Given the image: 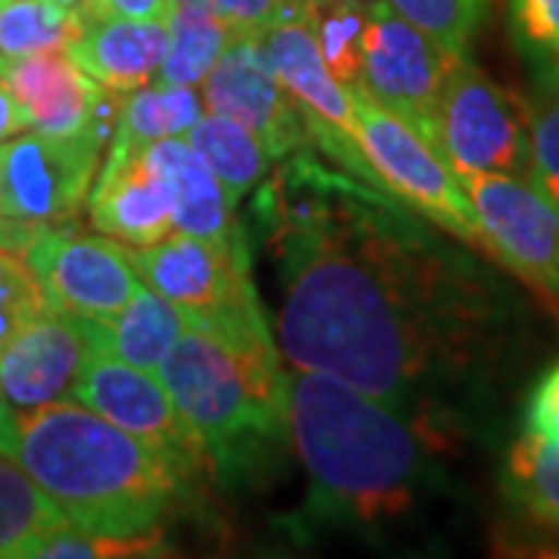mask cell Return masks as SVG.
<instances>
[{"mask_svg":"<svg viewBox=\"0 0 559 559\" xmlns=\"http://www.w3.org/2000/svg\"><path fill=\"white\" fill-rule=\"evenodd\" d=\"M230 32H264L286 20H308L305 0H212Z\"/></svg>","mask_w":559,"mask_h":559,"instance_id":"obj_31","label":"cell"},{"mask_svg":"<svg viewBox=\"0 0 559 559\" xmlns=\"http://www.w3.org/2000/svg\"><path fill=\"white\" fill-rule=\"evenodd\" d=\"M146 153L168 178L175 200V230L200 240H234L242 224L234 218V202L227 200L215 171L205 165L187 138H168L146 146Z\"/></svg>","mask_w":559,"mask_h":559,"instance_id":"obj_18","label":"cell"},{"mask_svg":"<svg viewBox=\"0 0 559 559\" xmlns=\"http://www.w3.org/2000/svg\"><path fill=\"white\" fill-rule=\"evenodd\" d=\"M87 215L100 230L124 246H150L175 230V200L168 178L143 150L119 171L97 175Z\"/></svg>","mask_w":559,"mask_h":559,"instance_id":"obj_16","label":"cell"},{"mask_svg":"<svg viewBox=\"0 0 559 559\" xmlns=\"http://www.w3.org/2000/svg\"><path fill=\"white\" fill-rule=\"evenodd\" d=\"M0 81L28 116V128L50 138L106 131L109 121L119 119L121 106L106 103V87L87 79L75 62L62 57V50L7 62Z\"/></svg>","mask_w":559,"mask_h":559,"instance_id":"obj_15","label":"cell"},{"mask_svg":"<svg viewBox=\"0 0 559 559\" xmlns=\"http://www.w3.org/2000/svg\"><path fill=\"white\" fill-rule=\"evenodd\" d=\"M103 140L106 131H84L75 138L22 131L0 143L7 218L38 234L75 224L100 171Z\"/></svg>","mask_w":559,"mask_h":559,"instance_id":"obj_9","label":"cell"},{"mask_svg":"<svg viewBox=\"0 0 559 559\" xmlns=\"http://www.w3.org/2000/svg\"><path fill=\"white\" fill-rule=\"evenodd\" d=\"M69 520L16 460L0 454V559L35 557L38 544Z\"/></svg>","mask_w":559,"mask_h":559,"instance_id":"obj_23","label":"cell"},{"mask_svg":"<svg viewBox=\"0 0 559 559\" xmlns=\"http://www.w3.org/2000/svg\"><path fill=\"white\" fill-rule=\"evenodd\" d=\"M183 138L215 171L234 205H240L242 197L267 178V168L274 162L264 143L246 124L212 109L202 112V119Z\"/></svg>","mask_w":559,"mask_h":559,"instance_id":"obj_21","label":"cell"},{"mask_svg":"<svg viewBox=\"0 0 559 559\" xmlns=\"http://www.w3.org/2000/svg\"><path fill=\"white\" fill-rule=\"evenodd\" d=\"M454 57L414 22L399 16L385 0H370L367 35H364V69L355 91L377 100L382 109L407 121L432 150H439L441 91L454 66Z\"/></svg>","mask_w":559,"mask_h":559,"instance_id":"obj_8","label":"cell"},{"mask_svg":"<svg viewBox=\"0 0 559 559\" xmlns=\"http://www.w3.org/2000/svg\"><path fill=\"white\" fill-rule=\"evenodd\" d=\"M200 87L202 103L246 124L274 162L314 146L305 109L280 81L255 32H234Z\"/></svg>","mask_w":559,"mask_h":559,"instance_id":"obj_12","label":"cell"},{"mask_svg":"<svg viewBox=\"0 0 559 559\" xmlns=\"http://www.w3.org/2000/svg\"><path fill=\"white\" fill-rule=\"evenodd\" d=\"M528 183L559 212V91L532 109Z\"/></svg>","mask_w":559,"mask_h":559,"instance_id":"obj_30","label":"cell"},{"mask_svg":"<svg viewBox=\"0 0 559 559\" xmlns=\"http://www.w3.org/2000/svg\"><path fill=\"white\" fill-rule=\"evenodd\" d=\"M69 399L97 411L100 417L112 419L140 441H146L153 451H159L168 460V466L187 485L212 473L200 436L180 417L178 404L159 373L124 364L112 355H97L81 370Z\"/></svg>","mask_w":559,"mask_h":559,"instance_id":"obj_10","label":"cell"},{"mask_svg":"<svg viewBox=\"0 0 559 559\" xmlns=\"http://www.w3.org/2000/svg\"><path fill=\"white\" fill-rule=\"evenodd\" d=\"M103 16H124V20L168 22L175 3L171 0H100Z\"/></svg>","mask_w":559,"mask_h":559,"instance_id":"obj_33","label":"cell"},{"mask_svg":"<svg viewBox=\"0 0 559 559\" xmlns=\"http://www.w3.org/2000/svg\"><path fill=\"white\" fill-rule=\"evenodd\" d=\"M0 454L38 481L72 528L100 538H156L190 488L159 451L79 401L0 399Z\"/></svg>","mask_w":559,"mask_h":559,"instance_id":"obj_3","label":"cell"},{"mask_svg":"<svg viewBox=\"0 0 559 559\" xmlns=\"http://www.w3.org/2000/svg\"><path fill=\"white\" fill-rule=\"evenodd\" d=\"M47 308L38 277L20 252L0 246V355Z\"/></svg>","mask_w":559,"mask_h":559,"instance_id":"obj_28","label":"cell"},{"mask_svg":"<svg viewBox=\"0 0 559 559\" xmlns=\"http://www.w3.org/2000/svg\"><path fill=\"white\" fill-rule=\"evenodd\" d=\"M28 128V116L22 112V106L16 97L10 94V87L0 81V143L13 140Z\"/></svg>","mask_w":559,"mask_h":559,"instance_id":"obj_34","label":"cell"},{"mask_svg":"<svg viewBox=\"0 0 559 559\" xmlns=\"http://www.w3.org/2000/svg\"><path fill=\"white\" fill-rule=\"evenodd\" d=\"M87 22L50 0H0V66L69 50Z\"/></svg>","mask_w":559,"mask_h":559,"instance_id":"obj_25","label":"cell"},{"mask_svg":"<svg viewBox=\"0 0 559 559\" xmlns=\"http://www.w3.org/2000/svg\"><path fill=\"white\" fill-rule=\"evenodd\" d=\"M140 280L178 305L187 323L212 333L264 373H283L280 348L264 323L252 283L246 227L234 240H200L168 234L150 246H128Z\"/></svg>","mask_w":559,"mask_h":559,"instance_id":"obj_5","label":"cell"},{"mask_svg":"<svg viewBox=\"0 0 559 559\" xmlns=\"http://www.w3.org/2000/svg\"><path fill=\"white\" fill-rule=\"evenodd\" d=\"M0 69H3V66H0Z\"/></svg>","mask_w":559,"mask_h":559,"instance_id":"obj_39","label":"cell"},{"mask_svg":"<svg viewBox=\"0 0 559 559\" xmlns=\"http://www.w3.org/2000/svg\"><path fill=\"white\" fill-rule=\"evenodd\" d=\"M500 495L513 522L540 547L559 554V451L535 436L510 444L500 466Z\"/></svg>","mask_w":559,"mask_h":559,"instance_id":"obj_19","label":"cell"},{"mask_svg":"<svg viewBox=\"0 0 559 559\" xmlns=\"http://www.w3.org/2000/svg\"><path fill=\"white\" fill-rule=\"evenodd\" d=\"M454 57H469L473 38L488 16V0H385Z\"/></svg>","mask_w":559,"mask_h":559,"instance_id":"obj_27","label":"cell"},{"mask_svg":"<svg viewBox=\"0 0 559 559\" xmlns=\"http://www.w3.org/2000/svg\"><path fill=\"white\" fill-rule=\"evenodd\" d=\"M103 323H106V355L159 373L162 360L171 352L187 320L178 305L162 299L156 289L143 283L138 296L116 318Z\"/></svg>","mask_w":559,"mask_h":559,"instance_id":"obj_22","label":"cell"},{"mask_svg":"<svg viewBox=\"0 0 559 559\" xmlns=\"http://www.w3.org/2000/svg\"><path fill=\"white\" fill-rule=\"evenodd\" d=\"M283 395L314 520L382 525L407 516L454 441V419L404 414L326 373L283 367Z\"/></svg>","mask_w":559,"mask_h":559,"instance_id":"obj_2","label":"cell"},{"mask_svg":"<svg viewBox=\"0 0 559 559\" xmlns=\"http://www.w3.org/2000/svg\"><path fill=\"white\" fill-rule=\"evenodd\" d=\"M106 355V323L47 305L0 355V399L40 407L69 399L81 370Z\"/></svg>","mask_w":559,"mask_h":559,"instance_id":"obj_14","label":"cell"},{"mask_svg":"<svg viewBox=\"0 0 559 559\" xmlns=\"http://www.w3.org/2000/svg\"><path fill=\"white\" fill-rule=\"evenodd\" d=\"M168 40V22L103 16L84 25L66 57L106 91L131 94L156 81Z\"/></svg>","mask_w":559,"mask_h":559,"instance_id":"obj_17","label":"cell"},{"mask_svg":"<svg viewBox=\"0 0 559 559\" xmlns=\"http://www.w3.org/2000/svg\"><path fill=\"white\" fill-rule=\"evenodd\" d=\"M348 94L355 103L360 146L370 165L380 171V178L389 183V190L401 202H407L419 218L491 255L476 205L448 159L419 138L407 121L382 109L367 94L360 91H348Z\"/></svg>","mask_w":559,"mask_h":559,"instance_id":"obj_6","label":"cell"},{"mask_svg":"<svg viewBox=\"0 0 559 559\" xmlns=\"http://www.w3.org/2000/svg\"><path fill=\"white\" fill-rule=\"evenodd\" d=\"M513 40L559 84V0H510Z\"/></svg>","mask_w":559,"mask_h":559,"instance_id":"obj_29","label":"cell"},{"mask_svg":"<svg viewBox=\"0 0 559 559\" xmlns=\"http://www.w3.org/2000/svg\"><path fill=\"white\" fill-rule=\"evenodd\" d=\"M175 7H212V0H171Z\"/></svg>","mask_w":559,"mask_h":559,"instance_id":"obj_38","label":"cell"},{"mask_svg":"<svg viewBox=\"0 0 559 559\" xmlns=\"http://www.w3.org/2000/svg\"><path fill=\"white\" fill-rule=\"evenodd\" d=\"M439 153L463 175L528 178L532 106L488 79L476 62L460 60L441 91Z\"/></svg>","mask_w":559,"mask_h":559,"instance_id":"obj_7","label":"cell"},{"mask_svg":"<svg viewBox=\"0 0 559 559\" xmlns=\"http://www.w3.org/2000/svg\"><path fill=\"white\" fill-rule=\"evenodd\" d=\"M491 255L559 308V212L513 175H463Z\"/></svg>","mask_w":559,"mask_h":559,"instance_id":"obj_13","label":"cell"},{"mask_svg":"<svg viewBox=\"0 0 559 559\" xmlns=\"http://www.w3.org/2000/svg\"><path fill=\"white\" fill-rule=\"evenodd\" d=\"M525 432L559 451V364L535 385L525 407Z\"/></svg>","mask_w":559,"mask_h":559,"instance_id":"obj_32","label":"cell"},{"mask_svg":"<svg viewBox=\"0 0 559 559\" xmlns=\"http://www.w3.org/2000/svg\"><path fill=\"white\" fill-rule=\"evenodd\" d=\"M38 237V230H32V227H25L20 221L7 218V212H3V180H0V246L3 249H10V252H25V246Z\"/></svg>","mask_w":559,"mask_h":559,"instance_id":"obj_35","label":"cell"},{"mask_svg":"<svg viewBox=\"0 0 559 559\" xmlns=\"http://www.w3.org/2000/svg\"><path fill=\"white\" fill-rule=\"evenodd\" d=\"M280 162L252 209L277 277L280 358L451 419L448 392L498 326L488 280L407 202L323 165L314 146Z\"/></svg>","mask_w":559,"mask_h":559,"instance_id":"obj_1","label":"cell"},{"mask_svg":"<svg viewBox=\"0 0 559 559\" xmlns=\"http://www.w3.org/2000/svg\"><path fill=\"white\" fill-rule=\"evenodd\" d=\"M159 377L200 436L215 479L230 488L259 479L289 439L283 373L252 367L193 323H183Z\"/></svg>","mask_w":559,"mask_h":559,"instance_id":"obj_4","label":"cell"},{"mask_svg":"<svg viewBox=\"0 0 559 559\" xmlns=\"http://www.w3.org/2000/svg\"><path fill=\"white\" fill-rule=\"evenodd\" d=\"M333 3H340V0H305V7H308V16H311L314 10H323V7H333Z\"/></svg>","mask_w":559,"mask_h":559,"instance_id":"obj_37","label":"cell"},{"mask_svg":"<svg viewBox=\"0 0 559 559\" xmlns=\"http://www.w3.org/2000/svg\"><path fill=\"white\" fill-rule=\"evenodd\" d=\"M22 259L38 277L47 305L81 318L112 320L143 286L124 242L106 234L87 237L72 224L40 230Z\"/></svg>","mask_w":559,"mask_h":559,"instance_id":"obj_11","label":"cell"},{"mask_svg":"<svg viewBox=\"0 0 559 559\" xmlns=\"http://www.w3.org/2000/svg\"><path fill=\"white\" fill-rule=\"evenodd\" d=\"M50 3H57V7H62V10L75 13V16H79V20H84V22L103 20V3H100V0H50Z\"/></svg>","mask_w":559,"mask_h":559,"instance_id":"obj_36","label":"cell"},{"mask_svg":"<svg viewBox=\"0 0 559 559\" xmlns=\"http://www.w3.org/2000/svg\"><path fill=\"white\" fill-rule=\"evenodd\" d=\"M168 32L171 40L156 81L187 87H200L234 35L230 25L215 13V7H175L168 16Z\"/></svg>","mask_w":559,"mask_h":559,"instance_id":"obj_24","label":"cell"},{"mask_svg":"<svg viewBox=\"0 0 559 559\" xmlns=\"http://www.w3.org/2000/svg\"><path fill=\"white\" fill-rule=\"evenodd\" d=\"M367 10L370 0H340L333 7L314 10L308 25L318 38L323 62L340 84L355 91L364 69V35H367Z\"/></svg>","mask_w":559,"mask_h":559,"instance_id":"obj_26","label":"cell"},{"mask_svg":"<svg viewBox=\"0 0 559 559\" xmlns=\"http://www.w3.org/2000/svg\"><path fill=\"white\" fill-rule=\"evenodd\" d=\"M202 94L187 84L150 81L146 87L131 91V97L121 103L116 134L109 140V156L100 175L119 171L124 162H131L159 140L183 138L202 119Z\"/></svg>","mask_w":559,"mask_h":559,"instance_id":"obj_20","label":"cell"}]
</instances>
